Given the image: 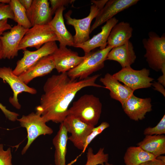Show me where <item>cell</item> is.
Returning a JSON list of instances; mask_svg holds the SVG:
<instances>
[{"instance_id":"obj_1","label":"cell","mask_w":165,"mask_h":165,"mask_svg":"<svg viewBox=\"0 0 165 165\" xmlns=\"http://www.w3.org/2000/svg\"><path fill=\"white\" fill-rule=\"evenodd\" d=\"M100 76L97 74L77 80L70 78L67 72L52 75L44 85V93L40 105L35 108L36 113L46 123H62L68 115L69 105L79 91L89 86L105 88L96 83Z\"/></svg>"},{"instance_id":"obj_2","label":"cell","mask_w":165,"mask_h":165,"mask_svg":"<svg viewBox=\"0 0 165 165\" xmlns=\"http://www.w3.org/2000/svg\"><path fill=\"white\" fill-rule=\"evenodd\" d=\"M102 109V104L98 97L92 94H85L73 102L68 109V115L95 127L98 122Z\"/></svg>"},{"instance_id":"obj_3","label":"cell","mask_w":165,"mask_h":165,"mask_svg":"<svg viewBox=\"0 0 165 165\" xmlns=\"http://www.w3.org/2000/svg\"><path fill=\"white\" fill-rule=\"evenodd\" d=\"M108 0H92L90 12L86 17L81 19L72 18V11L69 10L64 14L66 24L73 26L75 30L73 36L74 46L83 43L90 39V25L92 20L96 18Z\"/></svg>"},{"instance_id":"obj_4","label":"cell","mask_w":165,"mask_h":165,"mask_svg":"<svg viewBox=\"0 0 165 165\" xmlns=\"http://www.w3.org/2000/svg\"><path fill=\"white\" fill-rule=\"evenodd\" d=\"M113 47L108 46L104 49L91 51L84 55L86 57L78 66L67 72L68 76L73 79L82 80L90 77L94 72L103 68L107 55Z\"/></svg>"},{"instance_id":"obj_5","label":"cell","mask_w":165,"mask_h":165,"mask_svg":"<svg viewBox=\"0 0 165 165\" xmlns=\"http://www.w3.org/2000/svg\"><path fill=\"white\" fill-rule=\"evenodd\" d=\"M145 50L144 57L148 66L156 72L165 66V35L160 36L153 31L148 33V38L142 41Z\"/></svg>"},{"instance_id":"obj_6","label":"cell","mask_w":165,"mask_h":165,"mask_svg":"<svg viewBox=\"0 0 165 165\" xmlns=\"http://www.w3.org/2000/svg\"><path fill=\"white\" fill-rule=\"evenodd\" d=\"M20 126L26 128L28 141L21 151L24 154L31 144L36 138L41 135H51L53 133V129L46 124V122L40 115L32 112L27 115H23L17 119Z\"/></svg>"},{"instance_id":"obj_7","label":"cell","mask_w":165,"mask_h":165,"mask_svg":"<svg viewBox=\"0 0 165 165\" xmlns=\"http://www.w3.org/2000/svg\"><path fill=\"white\" fill-rule=\"evenodd\" d=\"M58 41L54 32L49 24L37 25L28 29L19 45L18 50H24L28 47H35L37 49L45 44Z\"/></svg>"},{"instance_id":"obj_8","label":"cell","mask_w":165,"mask_h":165,"mask_svg":"<svg viewBox=\"0 0 165 165\" xmlns=\"http://www.w3.org/2000/svg\"><path fill=\"white\" fill-rule=\"evenodd\" d=\"M150 70L145 68L136 70L131 67L122 68L113 76L134 91L137 90L148 88L152 85L154 79L149 77Z\"/></svg>"},{"instance_id":"obj_9","label":"cell","mask_w":165,"mask_h":165,"mask_svg":"<svg viewBox=\"0 0 165 165\" xmlns=\"http://www.w3.org/2000/svg\"><path fill=\"white\" fill-rule=\"evenodd\" d=\"M68 133V140L78 149L84 151L86 138L95 127L87 124L71 115H68L62 122Z\"/></svg>"},{"instance_id":"obj_10","label":"cell","mask_w":165,"mask_h":165,"mask_svg":"<svg viewBox=\"0 0 165 165\" xmlns=\"http://www.w3.org/2000/svg\"><path fill=\"white\" fill-rule=\"evenodd\" d=\"M58 48L56 42L53 41L45 44L34 51L24 50L23 56L17 62L13 73L19 75L42 58L53 54Z\"/></svg>"},{"instance_id":"obj_11","label":"cell","mask_w":165,"mask_h":165,"mask_svg":"<svg viewBox=\"0 0 165 165\" xmlns=\"http://www.w3.org/2000/svg\"><path fill=\"white\" fill-rule=\"evenodd\" d=\"M0 78L8 84L12 89L13 95L9 98V101L17 109H20L21 108V105L17 98L19 94L25 92L34 94L37 92L35 89L28 86L21 80L19 76L14 74L12 68L9 67H0Z\"/></svg>"},{"instance_id":"obj_12","label":"cell","mask_w":165,"mask_h":165,"mask_svg":"<svg viewBox=\"0 0 165 165\" xmlns=\"http://www.w3.org/2000/svg\"><path fill=\"white\" fill-rule=\"evenodd\" d=\"M28 29L17 24L0 36L3 58L10 59L18 55V46Z\"/></svg>"},{"instance_id":"obj_13","label":"cell","mask_w":165,"mask_h":165,"mask_svg":"<svg viewBox=\"0 0 165 165\" xmlns=\"http://www.w3.org/2000/svg\"><path fill=\"white\" fill-rule=\"evenodd\" d=\"M139 0H109L100 11L90 27V33L118 13L136 4Z\"/></svg>"},{"instance_id":"obj_14","label":"cell","mask_w":165,"mask_h":165,"mask_svg":"<svg viewBox=\"0 0 165 165\" xmlns=\"http://www.w3.org/2000/svg\"><path fill=\"white\" fill-rule=\"evenodd\" d=\"M54 59L55 69L59 73L67 72L80 64L86 56H80L76 52L66 46L59 47L52 54Z\"/></svg>"},{"instance_id":"obj_15","label":"cell","mask_w":165,"mask_h":165,"mask_svg":"<svg viewBox=\"0 0 165 165\" xmlns=\"http://www.w3.org/2000/svg\"><path fill=\"white\" fill-rule=\"evenodd\" d=\"M125 114L131 120L138 121L144 119L152 110L150 98H142L131 95L122 105Z\"/></svg>"},{"instance_id":"obj_16","label":"cell","mask_w":165,"mask_h":165,"mask_svg":"<svg viewBox=\"0 0 165 165\" xmlns=\"http://www.w3.org/2000/svg\"><path fill=\"white\" fill-rule=\"evenodd\" d=\"M118 21V20L116 17L112 18L101 27V31L100 32L86 42L74 47L82 49L85 55L97 48L100 47V50L104 49L107 46L108 39L112 28Z\"/></svg>"},{"instance_id":"obj_17","label":"cell","mask_w":165,"mask_h":165,"mask_svg":"<svg viewBox=\"0 0 165 165\" xmlns=\"http://www.w3.org/2000/svg\"><path fill=\"white\" fill-rule=\"evenodd\" d=\"M26 13L32 27L48 24L52 19L50 3L47 0H33Z\"/></svg>"},{"instance_id":"obj_18","label":"cell","mask_w":165,"mask_h":165,"mask_svg":"<svg viewBox=\"0 0 165 165\" xmlns=\"http://www.w3.org/2000/svg\"><path fill=\"white\" fill-rule=\"evenodd\" d=\"M65 9L64 6H62L57 9L48 24L57 37L59 47H74L73 36L67 30L64 24L63 12Z\"/></svg>"},{"instance_id":"obj_19","label":"cell","mask_w":165,"mask_h":165,"mask_svg":"<svg viewBox=\"0 0 165 165\" xmlns=\"http://www.w3.org/2000/svg\"><path fill=\"white\" fill-rule=\"evenodd\" d=\"M55 68L53 57L50 55L40 59L19 76L27 84L35 78L50 73Z\"/></svg>"},{"instance_id":"obj_20","label":"cell","mask_w":165,"mask_h":165,"mask_svg":"<svg viewBox=\"0 0 165 165\" xmlns=\"http://www.w3.org/2000/svg\"><path fill=\"white\" fill-rule=\"evenodd\" d=\"M100 81L104 85L105 88L110 91L111 97L119 101L122 105L133 94L134 91L121 83L109 73L101 78Z\"/></svg>"},{"instance_id":"obj_21","label":"cell","mask_w":165,"mask_h":165,"mask_svg":"<svg viewBox=\"0 0 165 165\" xmlns=\"http://www.w3.org/2000/svg\"><path fill=\"white\" fill-rule=\"evenodd\" d=\"M136 56L132 43L130 41L122 45L113 47L108 53L106 60L118 62L122 68L131 67Z\"/></svg>"},{"instance_id":"obj_22","label":"cell","mask_w":165,"mask_h":165,"mask_svg":"<svg viewBox=\"0 0 165 165\" xmlns=\"http://www.w3.org/2000/svg\"><path fill=\"white\" fill-rule=\"evenodd\" d=\"M133 31V29L129 23L124 21L118 22L110 32L107 46L114 47L126 43L130 41Z\"/></svg>"},{"instance_id":"obj_23","label":"cell","mask_w":165,"mask_h":165,"mask_svg":"<svg viewBox=\"0 0 165 165\" xmlns=\"http://www.w3.org/2000/svg\"><path fill=\"white\" fill-rule=\"evenodd\" d=\"M68 133L63 123H61L57 134L53 139L55 148L54 157L55 165H66V156L68 140Z\"/></svg>"},{"instance_id":"obj_24","label":"cell","mask_w":165,"mask_h":165,"mask_svg":"<svg viewBox=\"0 0 165 165\" xmlns=\"http://www.w3.org/2000/svg\"><path fill=\"white\" fill-rule=\"evenodd\" d=\"M137 145L156 157L165 154V136L164 135H145Z\"/></svg>"},{"instance_id":"obj_25","label":"cell","mask_w":165,"mask_h":165,"mask_svg":"<svg viewBox=\"0 0 165 165\" xmlns=\"http://www.w3.org/2000/svg\"><path fill=\"white\" fill-rule=\"evenodd\" d=\"M156 157L155 155L145 151L138 146H133L127 149L123 160L125 165H140Z\"/></svg>"},{"instance_id":"obj_26","label":"cell","mask_w":165,"mask_h":165,"mask_svg":"<svg viewBox=\"0 0 165 165\" xmlns=\"http://www.w3.org/2000/svg\"><path fill=\"white\" fill-rule=\"evenodd\" d=\"M9 4L13 13V20L18 25L27 29L32 27L28 17L27 11L20 4L19 0H10Z\"/></svg>"},{"instance_id":"obj_27","label":"cell","mask_w":165,"mask_h":165,"mask_svg":"<svg viewBox=\"0 0 165 165\" xmlns=\"http://www.w3.org/2000/svg\"><path fill=\"white\" fill-rule=\"evenodd\" d=\"M104 150V148H100L94 154L92 148H89L86 153L87 160L85 165H105L108 162L109 155L105 153Z\"/></svg>"},{"instance_id":"obj_28","label":"cell","mask_w":165,"mask_h":165,"mask_svg":"<svg viewBox=\"0 0 165 165\" xmlns=\"http://www.w3.org/2000/svg\"><path fill=\"white\" fill-rule=\"evenodd\" d=\"M143 134L145 135H161L165 134V115H164L156 126L146 128L143 131Z\"/></svg>"},{"instance_id":"obj_29","label":"cell","mask_w":165,"mask_h":165,"mask_svg":"<svg viewBox=\"0 0 165 165\" xmlns=\"http://www.w3.org/2000/svg\"><path fill=\"white\" fill-rule=\"evenodd\" d=\"M109 126L110 125L108 123L103 122L98 126L94 127L86 138L84 145L85 149L95 138L109 127Z\"/></svg>"},{"instance_id":"obj_30","label":"cell","mask_w":165,"mask_h":165,"mask_svg":"<svg viewBox=\"0 0 165 165\" xmlns=\"http://www.w3.org/2000/svg\"><path fill=\"white\" fill-rule=\"evenodd\" d=\"M3 147V144H0V165H13L11 149L9 148L5 151Z\"/></svg>"},{"instance_id":"obj_31","label":"cell","mask_w":165,"mask_h":165,"mask_svg":"<svg viewBox=\"0 0 165 165\" xmlns=\"http://www.w3.org/2000/svg\"><path fill=\"white\" fill-rule=\"evenodd\" d=\"M11 19L13 20V12L9 4L0 3V21Z\"/></svg>"},{"instance_id":"obj_32","label":"cell","mask_w":165,"mask_h":165,"mask_svg":"<svg viewBox=\"0 0 165 165\" xmlns=\"http://www.w3.org/2000/svg\"><path fill=\"white\" fill-rule=\"evenodd\" d=\"M51 9L52 15L55 14L57 10L62 6H66L72 3L73 0H50Z\"/></svg>"},{"instance_id":"obj_33","label":"cell","mask_w":165,"mask_h":165,"mask_svg":"<svg viewBox=\"0 0 165 165\" xmlns=\"http://www.w3.org/2000/svg\"><path fill=\"white\" fill-rule=\"evenodd\" d=\"M0 109L2 110L5 116L9 120L14 122L17 120L19 116L18 113L9 111L6 107L0 103Z\"/></svg>"},{"instance_id":"obj_34","label":"cell","mask_w":165,"mask_h":165,"mask_svg":"<svg viewBox=\"0 0 165 165\" xmlns=\"http://www.w3.org/2000/svg\"><path fill=\"white\" fill-rule=\"evenodd\" d=\"M12 28L11 26L8 22V19L0 21V36L5 31L10 30Z\"/></svg>"},{"instance_id":"obj_35","label":"cell","mask_w":165,"mask_h":165,"mask_svg":"<svg viewBox=\"0 0 165 165\" xmlns=\"http://www.w3.org/2000/svg\"><path fill=\"white\" fill-rule=\"evenodd\" d=\"M152 86L154 87V90L161 93L164 97H165V87L162 84L158 82H152Z\"/></svg>"},{"instance_id":"obj_36","label":"cell","mask_w":165,"mask_h":165,"mask_svg":"<svg viewBox=\"0 0 165 165\" xmlns=\"http://www.w3.org/2000/svg\"><path fill=\"white\" fill-rule=\"evenodd\" d=\"M140 165H165V162L157 158L144 162Z\"/></svg>"},{"instance_id":"obj_37","label":"cell","mask_w":165,"mask_h":165,"mask_svg":"<svg viewBox=\"0 0 165 165\" xmlns=\"http://www.w3.org/2000/svg\"><path fill=\"white\" fill-rule=\"evenodd\" d=\"M19 1L26 11L30 8L33 2V0H19Z\"/></svg>"},{"instance_id":"obj_38","label":"cell","mask_w":165,"mask_h":165,"mask_svg":"<svg viewBox=\"0 0 165 165\" xmlns=\"http://www.w3.org/2000/svg\"><path fill=\"white\" fill-rule=\"evenodd\" d=\"M163 75L159 77L157 79L158 82L165 86V66H163L161 70Z\"/></svg>"},{"instance_id":"obj_39","label":"cell","mask_w":165,"mask_h":165,"mask_svg":"<svg viewBox=\"0 0 165 165\" xmlns=\"http://www.w3.org/2000/svg\"><path fill=\"white\" fill-rule=\"evenodd\" d=\"M3 58L2 43L0 40V60Z\"/></svg>"},{"instance_id":"obj_40","label":"cell","mask_w":165,"mask_h":165,"mask_svg":"<svg viewBox=\"0 0 165 165\" xmlns=\"http://www.w3.org/2000/svg\"><path fill=\"white\" fill-rule=\"evenodd\" d=\"M157 158L165 162V156L162 155L156 157Z\"/></svg>"},{"instance_id":"obj_41","label":"cell","mask_w":165,"mask_h":165,"mask_svg":"<svg viewBox=\"0 0 165 165\" xmlns=\"http://www.w3.org/2000/svg\"><path fill=\"white\" fill-rule=\"evenodd\" d=\"M10 0H0V3L9 4Z\"/></svg>"},{"instance_id":"obj_42","label":"cell","mask_w":165,"mask_h":165,"mask_svg":"<svg viewBox=\"0 0 165 165\" xmlns=\"http://www.w3.org/2000/svg\"><path fill=\"white\" fill-rule=\"evenodd\" d=\"M105 165H113L112 164L107 162L105 164Z\"/></svg>"},{"instance_id":"obj_43","label":"cell","mask_w":165,"mask_h":165,"mask_svg":"<svg viewBox=\"0 0 165 165\" xmlns=\"http://www.w3.org/2000/svg\"></svg>"}]
</instances>
